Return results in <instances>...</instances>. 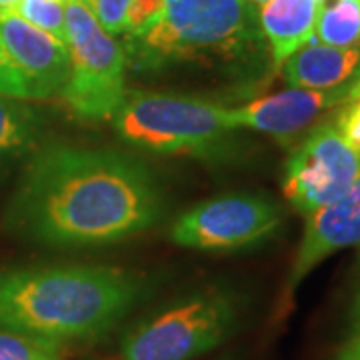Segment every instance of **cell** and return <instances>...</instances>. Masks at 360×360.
<instances>
[{
    "label": "cell",
    "mask_w": 360,
    "mask_h": 360,
    "mask_svg": "<svg viewBox=\"0 0 360 360\" xmlns=\"http://www.w3.org/2000/svg\"><path fill=\"white\" fill-rule=\"evenodd\" d=\"M66 49L68 108L84 122L110 120L127 96V54L82 0H66Z\"/></svg>",
    "instance_id": "8992f818"
},
{
    "label": "cell",
    "mask_w": 360,
    "mask_h": 360,
    "mask_svg": "<svg viewBox=\"0 0 360 360\" xmlns=\"http://www.w3.org/2000/svg\"><path fill=\"white\" fill-rule=\"evenodd\" d=\"M92 16L98 20V25L110 37L124 34V22H127V11L130 6V0H82Z\"/></svg>",
    "instance_id": "d6986e66"
},
{
    "label": "cell",
    "mask_w": 360,
    "mask_h": 360,
    "mask_svg": "<svg viewBox=\"0 0 360 360\" xmlns=\"http://www.w3.org/2000/svg\"><path fill=\"white\" fill-rule=\"evenodd\" d=\"M248 2H252V4H258V6H260V4H264V2H269V0H248Z\"/></svg>",
    "instance_id": "d4e9b609"
},
{
    "label": "cell",
    "mask_w": 360,
    "mask_h": 360,
    "mask_svg": "<svg viewBox=\"0 0 360 360\" xmlns=\"http://www.w3.org/2000/svg\"><path fill=\"white\" fill-rule=\"evenodd\" d=\"M124 54L141 72L196 63L246 77L264 58L266 44L257 4L248 0H165L153 25L124 39Z\"/></svg>",
    "instance_id": "3957f363"
},
{
    "label": "cell",
    "mask_w": 360,
    "mask_h": 360,
    "mask_svg": "<svg viewBox=\"0 0 360 360\" xmlns=\"http://www.w3.org/2000/svg\"><path fill=\"white\" fill-rule=\"evenodd\" d=\"M44 122V115L26 101L0 96V168L37 148Z\"/></svg>",
    "instance_id": "5bb4252c"
},
{
    "label": "cell",
    "mask_w": 360,
    "mask_h": 360,
    "mask_svg": "<svg viewBox=\"0 0 360 360\" xmlns=\"http://www.w3.org/2000/svg\"><path fill=\"white\" fill-rule=\"evenodd\" d=\"M165 8V0H130L124 22V37L132 39L142 34L155 22Z\"/></svg>",
    "instance_id": "44dd1931"
},
{
    "label": "cell",
    "mask_w": 360,
    "mask_h": 360,
    "mask_svg": "<svg viewBox=\"0 0 360 360\" xmlns=\"http://www.w3.org/2000/svg\"><path fill=\"white\" fill-rule=\"evenodd\" d=\"M356 82L326 90H283L236 108H226V116L234 130H257L278 141H292L300 132L319 124L316 120L326 112L336 110L350 96Z\"/></svg>",
    "instance_id": "9c48e42d"
},
{
    "label": "cell",
    "mask_w": 360,
    "mask_h": 360,
    "mask_svg": "<svg viewBox=\"0 0 360 360\" xmlns=\"http://www.w3.org/2000/svg\"><path fill=\"white\" fill-rule=\"evenodd\" d=\"M0 96L18 98V101H34L28 80L20 72V68L13 63L2 39H0Z\"/></svg>",
    "instance_id": "ac0fdd59"
},
{
    "label": "cell",
    "mask_w": 360,
    "mask_h": 360,
    "mask_svg": "<svg viewBox=\"0 0 360 360\" xmlns=\"http://www.w3.org/2000/svg\"><path fill=\"white\" fill-rule=\"evenodd\" d=\"M283 222L281 208L260 194H224L193 206L174 220V245L208 252H229L262 245Z\"/></svg>",
    "instance_id": "52a82bcc"
},
{
    "label": "cell",
    "mask_w": 360,
    "mask_h": 360,
    "mask_svg": "<svg viewBox=\"0 0 360 360\" xmlns=\"http://www.w3.org/2000/svg\"><path fill=\"white\" fill-rule=\"evenodd\" d=\"M13 11L66 44V0H20Z\"/></svg>",
    "instance_id": "2e32d148"
},
{
    "label": "cell",
    "mask_w": 360,
    "mask_h": 360,
    "mask_svg": "<svg viewBox=\"0 0 360 360\" xmlns=\"http://www.w3.org/2000/svg\"><path fill=\"white\" fill-rule=\"evenodd\" d=\"M20 0H0V8H14Z\"/></svg>",
    "instance_id": "cb8c5ba5"
},
{
    "label": "cell",
    "mask_w": 360,
    "mask_h": 360,
    "mask_svg": "<svg viewBox=\"0 0 360 360\" xmlns=\"http://www.w3.org/2000/svg\"><path fill=\"white\" fill-rule=\"evenodd\" d=\"M0 360H65L58 347L0 328Z\"/></svg>",
    "instance_id": "e0dca14e"
},
{
    "label": "cell",
    "mask_w": 360,
    "mask_h": 360,
    "mask_svg": "<svg viewBox=\"0 0 360 360\" xmlns=\"http://www.w3.org/2000/svg\"><path fill=\"white\" fill-rule=\"evenodd\" d=\"M360 172V150L335 122H319L298 142L284 165L283 193L298 212L310 214L347 193Z\"/></svg>",
    "instance_id": "ba28073f"
},
{
    "label": "cell",
    "mask_w": 360,
    "mask_h": 360,
    "mask_svg": "<svg viewBox=\"0 0 360 360\" xmlns=\"http://www.w3.org/2000/svg\"><path fill=\"white\" fill-rule=\"evenodd\" d=\"M240 321V298L210 286L136 322L120 340L118 360H193L220 347Z\"/></svg>",
    "instance_id": "5b68a950"
},
{
    "label": "cell",
    "mask_w": 360,
    "mask_h": 360,
    "mask_svg": "<svg viewBox=\"0 0 360 360\" xmlns=\"http://www.w3.org/2000/svg\"><path fill=\"white\" fill-rule=\"evenodd\" d=\"M110 120L122 141L156 155L212 158L229 148L236 132L229 122L226 106L146 90H127Z\"/></svg>",
    "instance_id": "277c9868"
},
{
    "label": "cell",
    "mask_w": 360,
    "mask_h": 360,
    "mask_svg": "<svg viewBox=\"0 0 360 360\" xmlns=\"http://www.w3.org/2000/svg\"><path fill=\"white\" fill-rule=\"evenodd\" d=\"M321 8L316 0H269L260 4L258 25L269 44L274 70L312 42Z\"/></svg>",
    "instance_id": "4fadbf2b"
},
{
    "label": "cell",
    "mask_w": 360,
    "mask_h": 360,
    "mask_svg": "<svg viewBox=\"0 0 360 360\" xmlns=\"http://www.w3.org/2000/svg\"><path fill=\"white\" fill-rule=\"evenodd\" d=\"M0 39L28 80L34 101L63 96L70 75L65 42L26 22L13 8H0Z\"/></svg>",
    "instance_id": "8fae6325"
},
{
    "label": "cell",
    "mask_w": 360,
    "mask_h": 360,
    "mask_svg": "<svg viewBox=\"0 0 360 360\" xmlns=\"http://www.w3.org/2000/svg\"><path fill=\"white\" fill-rule=\"evenodd\" d=\"M335 360H360V335H352L336 352Z\"/></svg>",
    "instance_id": "7402d4cb"
},
{
    "label": "cell",
    "mask_w": 360,
    "mask_h": 360,
    "mask_svg": "<svg viewBox=\"0 0 360 360\" xmlns=\"http://www.w3.org/2000/svg\"><path fill=\"white\" fill-rule=\"evenodd\" d=\"M283 78L290 89L326 90L360 80V44L330 46L309 42L283 65Z\"/></svg>",
    "instance_id": "7c38bea8"
},
{
    "label": "cell",
    "mask_w": 360,
    "mask_h": 360,
    "mask_svg": "<svg viewBox=\"0 0 360 360\" xmlns=\"http://www.w3.org/2000/svg\"><path fill=\"white\" fill-rule=\"evenodd\" d=\"M312 42L330 46L360 44V0H328L322 4Z\"/></svg>",
    "instance_id": "9a60e30c"
},
{
    "label": "cell",
    "mask_w": 360,
    "mask_h": 360,
    "mask_svg": "<svg viewBox=\"0 0 360 360\" xmlns=\"http://www.w3.org/2000/svg\"><path fill=\"white\" fill-rule=\"evenodd\" d=\"M160 212V188L139 158L112 148L49 144L26 162L4 226L40 245L103 246L155 226Z\"/></svg>",
    "instance_id": "6da1fadb"
},
{
    "label": "cell",
    "mask_w": 360,
    "mask_h": 360,
    "mask_svg": "<svg viewBox=\"0 0 360 360\" xmlns=\"http://www.w3.org/2000/svg\"><path fill=\"white\" fill-rule=\"evenodd\" d=\"M335 127L345 136V141L360 150V80L354 84L345 103L336 108Z\"/></svg>",
    "instance_id": "ffe728a7"
},
{
    "label": "cell",
    "mask_w": 360,
    "mask_h": 360,
    "mask_svg": "<svg viewBox=\"0 0 360 360\" xmlns=\"http://www.w3.org/2000/svg\"><path fill=\"white\" fill-rule=\"evenodd\" d=\"M350 246H360V172L338 200L307 214L304 234L284 284V302H290L296 288L322 260Z\"/></svg>",
    "instance_id": "30bf717a"
},
{
    "label": "cell",
    "mask_w": 360,
    "mask_h": 360,
    "mask_svg": "<svg viewBox=\"0 0 360 360\" xmlns=\"http://www.w3.org/2000/svg\"><path fill=\"white\" fill-rule=\"evenodd\" d=\"M148 281L112 266L0 270V328L49 345L106 336L148 295Z\"/></svg>",
    "instance_id": "7a4b0ae2"
},
{
    "label": "cell",
    "mask_w": 360,
    "mask_h": 360,
    "mask_svg": "<svg viewBox=\"0 0 360 360\" xmlns=\"http://www.w3.org/2000/svg\"><path fill=\"white\" fill-rule=\"evenodd\" d=\"M350 326H352V335H360V284L354 300H352V310H350Z\"/></svg>",
    "instance_id": "603a6c76"
}]
</instances>
